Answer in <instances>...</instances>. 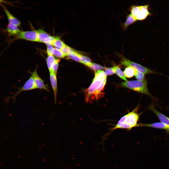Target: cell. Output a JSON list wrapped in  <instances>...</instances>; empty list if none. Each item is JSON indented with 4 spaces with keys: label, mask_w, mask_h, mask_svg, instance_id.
<instances>
[{
    "label": "cell",
    "mask_w": 169,
    "mask_h": 169,
    "mask_svg": "<svg viewBox=\"0 0 169 169\" xmlns=\"http://www.w3.org/2000/svg\"><path fill=\"white\" fill-rule=\"evenodd\" d=\"M107 75L105 72L101 70L96 72L95 77L90 87L84 92L85 100L86 103L91 104L95 100L96 91L103 81L107 80Z\"/></svg>",
    "instance_id": "1"
},
{
    "label": "cell",
    "mask_w": 169,
    "mask_h": 169,
    "mask_svg": "<svg viewBox=\"0 0 169 169\" xmlns=\"http://www.w3.org/2000/svg\"><path fill=\"white\" fill-rule=\"evenodd\" d=\"M120 85L122 87L144 94L155 98L148 91L147 83L146 80L142 81L138 80L127 81L122 82L120 84Z\"/></svg>",
    "instance_id": "2"
},
{
    "label": "cell",
    "mask_w": 169,
    "mask_h": 169,
    "mask_svg": "<svg viewBox=\"0 0 169 169\" xmlns=\"http://www.w3.org/2000/svg\"><path fill=\"white\" fill-rule=\"evenodd\" d=\"M138 107V105L132 111L122 117L123 120V123L119 128L126 129L130 130L133 127H137V122L141 114L137 113Z\"/></svg>",
    "instance_id": "3"
},
{
    "label": "cell",
    "mask_w": 169,
    "mask_h": 169,
    "mask_svg": "<svg viewBox=\"0 0 169 169\" xmlns=\"http://www.w3.org/2000/svg\"><path fill=\"white\" fill-rule=\"evenodd\" d=\"M149 5L148 4L144 5H131L129 9L131 14L137 20H144L149 16L152 15L149 11Z\"/></svg>",
    "instance_id": "4"
},
{
    "label": "cell",
    "mask_w": 169,
    "mask_h": 169,
    "mask_svg": "<svg viewBox=\"0 0 169 169\" xmlns=\"http://www.w3.org/2000/svg\"><path fill=\"white\" fill-rule=\"evenodd\" d=\"M120 63L123 65L128 67H132L138 71L143 73L144 74L154 73L165 75L162 73L153 71L150 69L145 67L140 64L132 61L126 59L124 57H122Z\"/></svg>",
    "instance_id": "5"
},
{
    "label": "cell",
    "mask_w": 169,
    "mask_h": 169,
    "mask_svg": "<svg viewBox=\"0 0 169 169\" xmlns=\"http://www.w3.org/2000/svg\"><path fill=\"white\" fill-rule=\"evenodd\" d=\"M14 38L11 40V42L17 39H23L38 42L37 33L36 31H21L14 35Z\"/></svg>",
    "instance_id": "6"
},
{
    "label": "cell",
    "mask_w": 169,
    "mask_h": 169,
    "mask_svg": "<svg viewBox=\"0 0 169 169\" xmlns=\"http://www.w3.org/2000/svg\"><path fill=\"white\" fill-rule=\"evenodd\" d=\"M35 84L34 79L32 75L22 87L19 88L18 91L15 92L13 96L8 97L6 98V100H8L12 99H13L14 102H15V98L20 93L24 91L29 90L37 88Z\"/></svg>",
    "instance_id": "7"
},
{
    "label": "cell",
    "mask_w": 169,
    "mask_h": 169,
    "mask_svg": "<svg viewBox=\"0 0 169 169\" xmlns=\"http://www.w3.org/2000/svg\"><path fill=\"white\" fill-rule=\"evenodd\" d=\"M36 31L38 35V42L44 43L47 46L52 45L55 39V37L50 35L41 29Z\"/></svg>",
    "instance_id": "8"
},
{
    "label": "cell",
    "mask_w": 169,
    "mask_h": 169,
    "mask_svg": "<svg viewBox=\"0 0 169 169\" xmlns=\"http://www.w3.org/2000/svg\"><path fill=\"white\" fill-rule=\"evenodd\" d=\"M31 74L33 77L37 88L40 89H43L49 92V90L44 84L43 81L38 74L36 68L34 72H32Z\"/></svg>",
    "instance_id": "9"
},
{
    "label": "cell",
    "mask_w": 169,
    "mask_h": 169,
    "mask_svg": "<svg viewBox=\"0 0 169 169\" xmlns=\"http://www.w3.org/2000/svg\"><path fill=\"white\" fill-rule=\"evenodd\" d=\"M140 126L146 127L163 129L166 130L167 133H169V126L161 122L151 124H138L137 127Z\"/></svg>",
    "instance_id": "10"
},
{
    "label": "cell",
    "mask_w": 169,
    "mask_h": 169,
    "mask_svg": "<svg viewBox=\"0 0 169 169\" xmlns=\"http://www.w3.org/2000/svg\"><path fill=\"white\" fill-rule=\"evenodd\" d=\"M148 108L155 114L161 122L169 126V118L158 111L153 105H150Z\"/></svg>",
    "instance_id": "11"
},
{
    "label": "cell",
    "mask_w": 169,
    "mask_h": 169,
    "mask_svg": "<svg viewBox=\"0 0 169 169\" xmlns=\"http://www.w3.org/2000/svg\"><path fill=\"white\" fill-rule=\"evenodd\" d=\"M1 5L6 15L9 23H12L17 26H19L20 21L15 17L7 9L6 6L1 4Z\"/></svg>",
    "instance_id": "12"
},
{
    "label": "cell",
    "mask_w": 169,
    "mask_h": 169,
    "mask_svg": "<svg viewBox=\"0 0 169 169\" xmlns=\"http://www.w3.org/2000/svg\"><path fill=\"white\" fill-rule=\"evenodd\" d=\"M50 72V81L52 87L54 95L55 104L56 103L57 96V86L56 74L52 71Z\"/></svg>",
    "instance_id": "13"
},
{
    "label": "cell",
    "mask_w": 169,
    "mask_h": 169,
    "mask_svg": "<svg viewBox=\"0 0 169 169\" xmlns=\"http://www.w3.org/2000/svg\"><path fill=\"white\" fill-rule=\"evenodd\" d=\"M137 21V20L131 14L127 15L126 16V21L121 24L123 30L124 31H125L130 25L135 22Z\"/></svg>",
    "instance_id": "14"
},
{
    "label": "cell",
    "mask_w": 169,
    "mask_h": 169,
    "mask_svg": "<svg viewBox=\"0 0 169 169\" xmlns=\"http://www.w3.org/2000/svg\"><path fill=\"white\" fill-rule=\"evenodd\" d=\"M5 30L9 35H15L21 31L17 26L9 23L7 25Z\"/></svg>",
    "instance_id": "15"
},
{
    "label": "cell",
    "mask_w": 169,
    "mask_h": 169,
    "mask_svg": "<svg viewBox=\"0 0 169 169\" xmlns=\"http://www.w3.org/2000/svg\"><path fill=\"white\" fill-rule=\"evenodd\" d=\"M137 70L132 67H128L125 69L123 72L124 75L126 77L131 78L135 75Z\"/></svg>",
    "instance_id": "16"
},
{
    "label": "cell",
    "mask_w": 169,
    "mask_h": 169,
    "mask_svg": "<svg viewBox=\"0 0 169 169\" xmlns=\"http://www.w3.org/2000/svg\"><path fill=\"white\" fill-rule=\"evenodd\" d=\"M52 45L54 46L55 48L60 50L65 44L59 38L57 37L53 42Z\"/></svg>",
    "instance_id": "17"
},
{
    "label": "cell",
    "mask_w": 169,
    "mask_h": 169,
    "mask_svg": "<svg viewBox=\"0 0 169 169\" xmlns=\"http://www.w3.org/2000/svg\"><path fill=\"white\" fill-rule=\"evenodd\" d=\"M68 58H71L81 63V60L79 56V54L75 51L70 52L67 56Z\"/></svg>",
    "instance_id": "18"
},
{
    "label": "cell",
    "mask_w": 169,
    "mask_h": 169,
    "mask_svg": "<svg viewBox=\"0 0 169 169\" xmlns=\"http://www.w3.org/2000/svg\"><path fill=\"white\" fill-rule=\"evenodd\" d=\"M113 68L114 72L118 76L126 81H127L125 77L124 72L119 67L117 66H114Z\"/></svg>",
    "instance_id": "19"
},
{
    "label": "cell",
    "mask_w": 169,
    "mask_h": 169,
    "mask_svg": "<svg viewBox=\"0 0 169 169\" xmlns=\"http://www.w3.org/2000/svg\"><path fill=\"white\" fill-rule=\"evenodd\" d=\"M81 63L89 66L92 63L91 60L88 57L79 54Z\"/></svg>",
    "instance_id": "20"
},
{
    "label": "cell",
    "mask_w": 169,
    "mask_h": 169,
    "mask_svg": "<svg viewBox=\"0 0 169 169\" xmlns=\"http://www.w3.org/2000/svg\"><path fill=\"white\" fill-rule=\"evenodd\" d=\"M56 58L53 56H48L46 59V62L48 68L50 72L51 71L52 66Z\"/></svg>",
    "instance_id": "21"
},
{
    "label": "cell",
    "mask_w": 169,
    "mask_h": 169,
    "mask_svg": "<svg viewBox=\"0 0 169 169\" xmlns=\"http://www.w3.org/2000/svg\"><path fill=\"white\" fill-rule=\"evenodd\" d=\"M60 50L65 57L67 56L70 52L73 50L71 48L65 45Z\"/></svg>",
    "instance_id": "22"
},
{
    "label": "cell",
    "mask_w": 169,
    "mask_h": 169,
    "mask_svg": "<svg viewBox=\"0 0 169 169\" xmlns=\"http://www.w3.org/2000/svg\"><path fill=\"white\" fill-rule=\"evenodd\" d=\"M94 71H96L97 70H99L100 69H106L107 68L105 67L102 66L100 65L93 63L89 66Z\"/></svg>",
    "instance_id": "23"
},
{
    "label": "cell",
    "mask_w": 169,
    "mask_h": 169,
    "mask_svg": "<svg viewBox=\"0 0 169 169\" xmlns=\"http://www.w3.org/2000/svg\"><path fill=\"white\" fill-rule=\"evenodd\" d=\"M60 61V60L59 59H56L54 62L51 67V71H52L55 73L56 74L58 67V63Z\"/></svg>",
    "instance_id": "24"
},
{
    "label": "cell",
    "mask_w": 169,
    "mask_h": 169,
    "mask_svg": "<svg viewBox=\"0 0 169 169\" xmlns=\"http://www.w3.org/2000/svg\"><path fill=\"white\" fill-rule=\"evenodd\" d=\"M135 76L137 80L142 81L145 80L144 79V74L138 71L135 75Z\"/></svg>",
    "instance_id": "25"
},
{
    "label": "cell",
    "mask_w": 169,
    "mask_h": 169,
    "mask_svg": "<svg viewBox=\"0 0 169 169\" xmlns=\"http://www.w3.org/2000/svg\"><path fill=\"white\" fill-rule=\"evenodd\" d=\"M53 55L59 58H63L65 57L60 50L55 48L54 49Z\"/></svg>",
    "instance_id": "26"
},
{
    "label": "cell",
    "mask_w": 169,
    "mask_h": 169,
    "mask_svg": "<svg viewBox=\"0 0 169 169\" xmlns=\"http://www.w3.org/2000/svg\"><path fill=\"white\" fill-rule=\"evenodd\" d=\"M54 49L52 45L47 46V52L48 56H53L54 55Z\"/></svg>",
    "instance_id": "27"
},
{
    "label": "cell",
    "mask_w": 169,
    "mask_h": 169,
    "mask_svg": "<svg viewBox=\"0 0 169 169\" xmlns=\"http://www.w3.org/2000/svg\"><path fill=\"white\" fill-rule=\"evenodd\" d=\"M105 73L106 75H111L115 73L113 70V67L107 68L105 70Z\"/></svg>",
    "instance_id": "28"
},
{
    "label": "cell",
    "mask_w": 169,
    "mask_h": 169,
    "mask_svg": "<svg viewBox=\"0 0 169 169\" xmlns=\"http://www.w3.org/2000/svg\"><path fill=\"white\" fill-rule=\"evenodd\" d=\"M4 3L7 4L9 5H11L12 4L11 2L8 1L3 0H0V4Z\"/></svg>",
    "instance_id": "29"
}]
</instances>
